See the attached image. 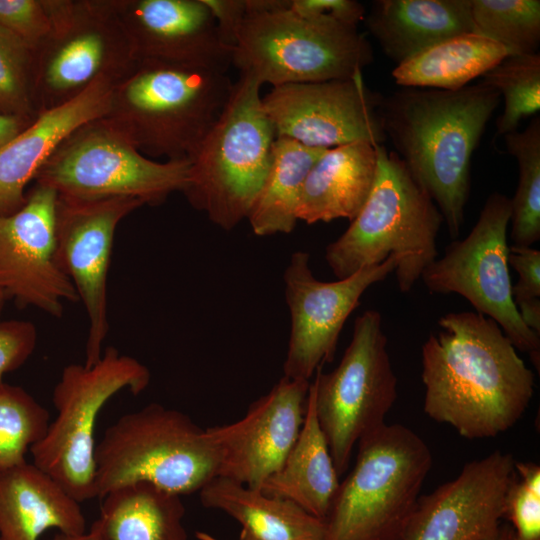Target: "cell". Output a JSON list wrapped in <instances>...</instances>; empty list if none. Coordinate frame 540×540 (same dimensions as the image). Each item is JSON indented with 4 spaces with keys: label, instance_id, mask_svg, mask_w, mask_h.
I'll return each instance as SVG.
<instances>
[{
    "label": "cell",
    "instance_id": "obj_1",
    "mask_svg": "<svg viewBox=\"0 0 540 540\" xmlns=\"http://www.w3.org/2000/svg\"><path fill=\"white\" fill-rule=\"evenodd\" d=\"M422 346L424 411L463 437H495L517 423L534 393L535 376L491 318L451 312Z\"/></svg>",
    "mask_w": 540,
    "mask_h": 540
},
{
    "label": "cell",
    "instance_id": "obj_2",
    "mask_svg": "<svg viewBox=\"0 0 540 540\" xmlns=\"http://www.w3.org/2000/svg\"><path fill=\"white\" fill-rule=\"evenodd\" d=\"M500 94L482 81L458 90L404 87L382 96L386 139L442 214L456 240L471 186V160Z\"/></svg>",
    "mask_w": 540,
    "mask_h": 540
},
{
    "label": "cell",
    "instance_id": "obj_3",
    "mask_svg": "<svg viewBox=\"0 0 540 540\" xmlns=\"http://www.w3.org/2000/svg\"><path fill=\"white\" fill-rule=\"evenodd\" d=\"M232 87L226 73L139 60L114 84L104 118L148 158L191 160Z\"/></svg>",
    "mask_w": 540,
    "mask_h": 540
},
{
    "label": "cell",
    "instance_id": "obj_4",
    "mask_svg": "<svg viewBox=\"0 0 540 540\" xmlns=\"http://www.w3.org/2000/svg\"><path fill=\"white\" fill-rule=\"evenodd\" d=\"M375 147L377 171L370 195L346 231L327 245L325 259L341 279L398 256L397 285L407 293L436 259L444 220L397 154L382 144Z\"/></svg>",
    "mask_w": 540,
    "mask_h": 540
},
{
    "label": "cell",
    "instance_id": "obj_5",
    "mask_svg": "<svg viewBox=\"0 0 540 540\" xmlns=\"http://www.w3.org/2000/svg\"><path fill=\"white\" fill-rule=\"evenodd\" d=\"M290 0H247L232 66L272 87L352 78L372 63L357 27L301 16Z\"/></svg>",
    "mask_w": 540,
    "mask_h": 540
},
{
    "label": "cell",
    "instance_id": "obj_6",
    "mask_svg": "<svg viewBox=\"0 0 540 540\" xmlns=\"http://www.w3.org/2000/svg\"><path fill=\"white\" fill-rule=\"evenodd\" d=\"M261 86L244 73L233 82L222 113L190 160L183 190L192 207L228 231L247 219L270 165L276 136Z\"/></svg>",
    "mask_w": 540,
    "mask_h": 540
},
{
    "label": "cell",
    "instance_id": "obj_7",
    "mask_svg": "<svg viewBox=\"0 0 540 540\" xmlns=\"http://www.w3.org/2000/svg\"><path fill=\"white\" fill-rule=\"evenodd\" d=\"M355 465L325 520V540H401L432 466L425 441L384 424L358 441Z\"/></svg>",
    "mask_w": 540,
    "mask_h": 540
},
{
    "label": "cell",
    "instance_id": "obj_8",
    "mask_svg": "<svg viewBox=\"0 0 540 540\" xmlns=\"http://www.w3.org/2000/svg\"><path fill=\"white\" fill-rule=\"evenodd\" d=\"M96 494L146 482L180 496L218 475V455L205 429L160 404L122 415L95 449Z\"/></svg>",
    "mask_w": 540,
    "mask_h": 540
},
{
    "label": "cell",
    "instance_id": "obj_9",
    "mask_svg": "<svg viewBox=\"0 0 540 540\" xmlns=\"http://www.w3.org/2000/svg\"><path fill=\"white\" fill-rule=\"evenodd\" d=\"M149 369L133 357L107 347L91 367L69 364L52 393L57 416L44 438L31 447L33 463L51 475L79 503L97 497L95 425L115 394L134 395L150 383Z\"/></svg>",
    "mask_w": 540,
    "mask_h": 540
},
{
    "label": "cell",
    "instance_id": "obj_10",
    "mask_svg": "<svg viewBox=\"0 0 540 540\" xmlns=\"http://www.w3.org/2000/svg\"><path fill=\"white\" fill-rule=\"evenodd\" d=\"M190 160L157 162L143 155L104 117L74 130L35 177L58 195L77 199L128 197L162 204L183 192Z\"/></svg>",
    "mask_w": 540,
    "mask_h": 540
},
{
    "label": "cell",
    "instance_id": "obj_11",
    "mask_svg": "<svg viewBox=\"0 0 540 540\" xmlns=\"http://www.w3.org/2000/svg\"><path fill=\"white\" fill-rule=\"evenodd\" d=\"M51 31L33 50L38 114L80 95L95 81L114 84L136 63L113 0H43Z\"/></svg>",
    "mask_w": 540,
    "mask_h": 540
},
{
    "label": "cell",
    "instance_id": "obj_12",
    "mask_svg": "<svg viewBox=\"0 0 540 540\" xmlns=\"http://www.w3.org/2000/svg\"><path fill=\"white\" fill-rule=\"evenodd\" d=\"M310 388L340 476L348 469L354 446L385 424L397 398V378L379 311L369 309L355 319L351 341L338 366L329 373L318 368Z\"/></svg>",
    "mask_w": 540,
    "mask_h": 540
},
{
    "label": "cell",
    "instance_id": "obj_13",
    "mask_svg": "<svg viewBox=\"0 0 540 540\" xmlns=\"http://www.w3.org/2000/svg\"><path fill=\"white\" fill-rule=\"evenodd\" d=\"M510 217V198L499 192L489 195L470 233L449 244L420 279L430 293L459 294L475 312L494 320L517 350L529 354L539 371L540 336L523 323L512 296Z\"/></svg>",
    "mask_w": 540,
    "mask_h": 540
},
{
    "label": "cell",
    "instance_id": "obj_14",
    "mask_svg": "<svg viewBox=\"0 0 540 540\" xmlns=\"http://www.w3.org/2000/svg\"><path fill=\"white\" fill-rule=\"evenodd\" d=\"M391 255L381 264L365 267L332 282L314 276L309 254L294 252L285 269V299L291 329L283 365L284 377L310 381L317 369L334 358L340 332L364 292L387 278L400 263Z\"/></svg>",
    "mask_w": 540,
    "mask_h": 540
},
{
    "label": "cell",
    "instance_id": "obj_15",
    "mask_svg": "<svg viewBox=\"0 0 540 540\" xmlns=\"http://www.w3.org/2000/svg\"><path fill=\"white\" fill-rule=\"evenodd\" d=\"M143 205L128 197L88 200L57 196L56 259L88 317L86 367L100 360L109 331L107 279L117 226Z\"/></svg>",
    "mask_w": 540,
    "mask_h": 540
},
{
    "label": "cell",
    "instance_id": "obj_16",
    "mask_svg": "<svg viewBox=\"0 0 540 540\" xmlns=\"http://www.w3.org/2000/svg\"><path fill=\"white\" fill-rule=\"evenodd\" d=\"M261 100L276 137L324 149L387 140L379 117L382 95L366 86L362 72L347 79L272 87Z\"/></svg>",
    "mask_w": 540,
    "mask_h": 540
},
{
    "label": "cell",
    "instance_id": "obj_17",
    "mask_svg": "<svg viewBox=\"0 0 540 540\" xmlns=\"http://www.w3.org/2000/svg\"><path fill=\"white\" fill-rule=\"evenodd\" d=\"M57 196L36 183L18 211L0 215V289L18 306L61 318L64 303L79 298L56 259Z\"/></svg>",
    "mask_w": 540,
    "mask_h": 540
},
{
    "label": "cell",
    "instance_id": "obj_18",
    "mask_svg": "<svg viewBox=\"0 0 540 540\" xmlns=\"http://www.w3.org/2000/svg\"><path fill=\"white\" fill-rule=\"evenodd\" d=\"M310 381L282 377L238 421L205 429L219 477L258 489L278 471L300 433Z\"/></svg>",
    "mask_w": 540,
    "mask_h": 540
},
{
    "label": "cell",
    "instance_id": "obj_19",
    "mask_svg": "<svg viewBox=\"0 0 540 540\" xmlns=\"http://www.w3.org/2000/svg\"><path fill=\"white\" fill-rule=\"evenodd\" d=\"M515 476L511 454L494 451L465 464L459 475L418 498L401 540H481L503 518Z\"/></svg>",
    "mask_w": 540,
    "mask_h": 540
},
{
    "label": "cell",
    "instance_id": "obj_20",
    "mask_svg": "<svg viewBox=\"0 0 540 540\" xmlns=\"http://www.w3.org/2000/svg\"><path fill=\"white\" fill-rule=\"evenodd\" d=\"M134 58L226 73L233 49L202 0H113Z\"/></svg>",
    "mask_w": 540,
    "mask_h": 540
},
{
    "label": "cell",
    "instance_id": "obj_21",
    "mask_svg": "<svg viewBox=\"0 0 540 540\" xmlns=\"http://www.w3.org/2000/svg\"><path fill=\"white\" fill-rule=\"evenodd\" d=\"M114 83L99 79L72 100L40 112L0 149V215L18 211L25 188L59 144L83 124L107 115Z\"/></svg>",
    "mask_w": 540,
    "mask_h": 540
},
{
    "label": "cell",
    "instance_id": "obj_22",
    "mask_svg": "<svg viewBox=\"0 0 540 540\" xmlns=\"http://www.w3.org/2000/svg\"><path fill=\"white\" fill-rule=\"evenodd\" d=\"M49 529L86 533L80 503L34 463L0 471L1 539L39 540Z\"/></svg>",
    "mask_w": 540,
    "mask_h": 540
},
{
    "label": "cell",
    "instance_id": "obj_23",
    "mask_svg": "<svg viewBox=\"0 0 540 540\" xmlns=\"http://www.w3.org/2000/svg\"><path fill=\"white\" fill-rule=\"evenodd\" d=\"M375 146L358 141L326 149L303 183L298 221L309 225L339 218L352 221L366 203L375 181Z\"/></svg>",
    "mask_w": 540,
    "mask_h": 540
},
{
    "label": "cell",
    "instance_id": "obj_24",
    "mask_svg": "<svg viewBox=\"0 0 540 540\" xmlns=\"http://www.w3.org/2000/svg\"><path fill=\"white\" fill-rule=\"evenodd\" d=\"M364 21L397 65L446 39L474 33L471 0H376Z\"/></svg>",
    "mask_w": 540,
    "mask_h": 540
},
{
    "label": "cell",
    "instance_id": "obj_25",
    "mask_svg": "<svg viewBox=\"0 0 540 540\" xmlns=\"http://www.w3.org/2000/svg\"><path fill=\"white\" fill-rule=\"evenodd\" d=\"M339 486V475L319 425L309 386L306 413L298 438L282 466L258 490L291 501L325 521Z\"/></svg>",
    "mask_w": 540,
    "mask_h": 540
},
{
    "label": "cell",
    "instance_id": "obj_26",
    "mask_svg": "<svg viewBox=\"0 0 540 540\" xmlns=\"http://www.w3.org/2000/svg\"><path fill=\"white\" fill-rule=\"evenodd\" d=\"M199 493L204 507L223 511L240 523L238 540H325V521L291 501L219 476Z\"/></svg>",
    "mask_w": 540,
    "mask_h": 540
},
{
    "label": "cell",
    "instance_id": "obj_27",
    "mask_svg": "<svg viewBox=\"0 0 540 540\" xmlns=\"http://www.w3.org/2000/svg\"><path fill=\"white\" fill-rule=\"evenodd\" d=\"M89 534L95 540H187L181 496L138 482L108 492Z\"/></svg>",
    "mask_w": 540,
    "mask_h": 540
},
{
    "label": "cell",
    "instance_id": "obj_28",
    "mask_svg": "<svg viewBox=\"0 0 540 540\" xmlns=\"http://www.w3.org/2000/svg\"><path fill=\"white\" fill-rule=\"evenodd\" d=\"M508 55L504 46L481 35L466 33L439 42L398 64L392 77L403 87L458 90Z\"/></svg>",
    "mask_w": 540,
    "mask_h": 540
},
{
    "label": "cell",
    "instance_id": "obj_29",
    "mask_svg": "<svg viewBox=\"0 0 540 540\" xmlns=\"http://www.w3.org/2000/svg\"><path fill=\"white\" fill-rule=\"evenodd\" d=\"M325 150L284 137L275 138L265 181L247 217L257 236L293 231L303 183Z\"/></svg>",
    "mask_w": 540,
    "mask_h": 540
},
{
    "label": "cell",
    "instance_id": "obj_30",
    "mask_svg": "<svg viewBox=\"0 0 540 540\" xmlns=\"http://www.w3.org/2000/svg\"><path fill=\"white\" fill-rule=\"evenodd\" d=\"M506 149L518 166V185L511 205L510 237L515 246H532L540 239V117L522 131L504 135Z\"/></svg>",
    "mask_w": 540,
    "mask_h": 540
},
{
    "label": "cell",
    "instance_id": "obj_31",
    "mask_svg": "<svg viewBox=\"0 0 540 540\" xmlns=\"http://www.w3.org/2000/svg\"><path fill=\"white\" fill-rule=\"evenodd\" d=\"M475 34L504 46L510 55L538 52L539 0H471Z\"/></svg>",
    "mask_w": 540,
    "mask_h": 540
},
{
    "label": "cell",
    "instance_id": "obj_32",
    "mask_svg": "<svg viewBox=\"0 0 540 540\" xmlns=\"http://www.w3.org/2000/svg\"><path fill=\"white\" fill-rule=\"evenodd\" d=\"M482 82L504 98L497 134L517 131L524 118L540 109V53L508 55L482 75Z\"/></svg>",
    "mask_w": 540,
    "mask_h": 540
},
{
    "label": "cell",
    "instance_id": "obj_33",
    "mask_svg": "<svg viewBox=\"0 0 540 540\" xmlns=\"http://www.w3.org/2000/svg\"><path fill=\"white\" fill-rule=\"evenodd\" d=\"M50 415L20 386L0 383V471L26 462L25 455L48 430Z\"/></svg>",
    "mask_w": 540,
    "mask_h": 540
},
{
    "label": "cell",
    "instance_id": "obj_34",
    "mask_svg": "<svg viewBox=\"0 0 540 540\" xmlns=\"http://www.w3.org/2000/svg\"><path fill=\"white\" fill-rule=\"evenodd\" d=\"M33 64V50L0 26V113L35 120Z\"/></svg>",
    "mask_w": 540,
    "mask_h": 540
},
{
    "label": "cell",
    "instance_id": "obj_35",
    "mask_svg": "<svg viewBox=\"0 0 540 540\" xmlns=\"http://www.w3.org/2000/svg\"><path fill=\"white\" fill-rule=\"evenodd\" d=\"M510 522L515 540H540V467L516 462L508 488L503 518Z\"/></svg>",
    "mask_w": 540,
    "mask_h": 540
},
{
    "label": "cell",
    "instance_id": "obj_36",
    "mask_svg": "<svg viewBox=\"0 0 540 540\" xmlns=\"http://www.w3.org/2000/svg\"><path fill=\"white\" fill-rule=\"evenodd\" d=\"M0 26L21 38L32 50L51 31L43 0H0Z\"/></svg>",
    "mask_w": 540,
    "mask_h": 540
},
{
    "label": "cell",
    "instance_id": "obj_37",
    "mask_svg": "<svg viewBox=\"0 0 540 540\" xmlns=\"http://www.w3.org/2000/svg\"><path fill=\"white\" fill-rule=\"evenodd\" d=\"M37 344V329L29 321L0 322V383L3 376L21 367Z\"/></svg>",
    "mask_w": 540,
    "mask_h": 540
},
{
    "label": "cell",
    "instance_id": "obj_38",
    "mask_svg": "<svg viewBox=\"0 0 540 540\" xmlns=\"http://www.w3.org/2000/svg\"><path fill=\"white\" fill-rule=\"evenodd\" d=\"M508 264L518 273L512 285L515 305L540 299V251L531 246H509Z\"/></svg>",
    "mask_w": 540,
    "mask_h": 540
},
{
    "label": "cell",
    "instance_id": "obj_39",
    "mask_svg": "<svg viewBox=\"0 0 540 540\" xmlns=\"http://www.w3.org/2000/svg\"><path fill=\"white\" fill-rule=\"evenodd\" d=\"M289 8L304 17L351 27H357L366 15L364 6L355 0H290Z\"/></svg>",
    "mask_w": 540,
    "mask_h": 540
},
{
    "label": "cell",
    "instance_id": "obj_40",
    "mask_svg": "<svg viewBox=\"0 0 540 540\" xmlns=\"http://www.w3.org/2000/svg\"><path fill=\"white\" fill-rule=\"evenodd\" d=\"M209 8L223 42L233 49L238 31L248 13L247 0H202Z\"/></svg>",
    "mask_w": 540,
    "mask_h": 540
},
{
    "label": "cell",
    "instance_id": "obj_41",
    "mask_svg": "<svg viewBox=\"0 0 540 540\" xmlns=\"http://www.w3.org/2000/svg\"><path fill=\"white\" fill-rule=\"evenodd\" d=\"M33 121L19 116L0 113V149L13 140Z\"/></svg>",
    "mask_w": 540,
    "mask_h": 540
},
{
    "label": "cell",
    "instance_id": "obj_42",
    "mask_svg": "<svg viewBox=\"0 0 540 540\" xmlns=\"http://www.w3.org/2000/svg\"><path fill=\"white\" fill-rule=\"evenodd\" d=\"M516 307L523 323L540 336V299L523 302Z\"/></svg>",
    "mask_w": 540,
    "mask_h": 540
},
{
    "label": "cell",
    "instance_id": "obj_43",
    "mask_svg": "<svg viewBox=\"0 0 540 540\" xmlns=\"http://www.w3.org/2000/svg\"><path fill=\"white\" fill-rule=\"evenodd\" d=\"M481 540H515V537L509 524L500 523L491 534Z\"/></svg>",
    "mask_w": 540,
    "mask_h": 540
},
{
    "label": "cell",
    "instance_id": "obj_44",
    "mask_svg": "<svg viewBox=\"0 0 540 540\" xmlns=\"http://www.w3.org/2000/svg\"><path fill=\"white\" fill-rule=\"evenodd\" d=\"M51 540H95L89 533L65 534L58 532Z\"/></svg>",
    "mask_w": 540,
    "mask_h": 540
},
{
    "label": "cell",
    "instance_id": "obj_45",
    "mask_svg": "<svg viewBox=\"0 0 540 540\" xmlns=\"http://www.w3.org/2000/svg\"><path fill=\"white\" fill-rule=\"evenodd\" d=\"M197 538L199 540H218V539L214 538L213 536H211L209 534H206V533H202V532L197 533Z\"/></svg>",
    "mask_w": 540,
    "mask_h": 540
},
{
    "label": "cell",
    "instance_id": "obj_46",
    "mask_svg": "<svg viewBox=\"0 0 540 540\" xmlns=\"http://www.w3.org/2000/svg\"><path fill=\"white\" fill-rule=\"evenodd\" d=\"M6 300H7V298H6L5 294L0 289V315H1V312H2L3 307H4V303H5Z\"/></svg>",
    "mask_w": 540,
    "mask_h": 540
},
{
    "label": "cell",
    "instance_id": "obj_47",
    "mask_svg": "<svg viewBox=\"0 0 540 540\" xmlns=\"http://www.w3.org/2000/svg\"><path fill=\"white\" fill-rule=\"evenodd\" d=\"M0 540H2L1 537H0Z\"/></svg>",
    "mask_w": 540,
    "mask_h": 540
}]
</instances>
